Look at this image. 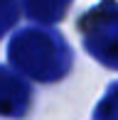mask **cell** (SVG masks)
Segmentation results:
<instances>
[{
  "mask_svg": "<svg viewBox=\"0 0 118 120\" xmlns=\"http://www.w3.org/2000/svg\"><path fill=\"white\" fill-rule=\"evenodd\" d=\"M20 12V0H0V39L17 25Z\"/></svg>",
  "mask_w": 118,
  "mask_h": 120,
  "instance_id": "8992f818",
  "label": "cell"
},
{
  "mask_svg": "<svg viewBox=\"0 0 118 120\" xmlns=\"http://www.w3.org/2000/svg\"><path fill=\"white\" fill-rule=\"evenodd\" d=\"M84 49L103 64L118 71V0H101L79 20Z\"/></svg>",
  "mask_w": 118,
  "mask_h": 120,
  "instance_id": "7a4b0ae2",
  "label": "cell"
},
{
  "mask_svg": "<svg viewBox=\"0 0 118 120\" xmlns=\"http://www.w3.org/2000/svg\"><path fill=\"white\" fill-rule=\"evenodd\" d=\"M74 0H20V10L32 20L42 25H57L64 20Z\"/></svg>",
  "mask_w": 118,
  "mask_h": 120,
  "instance_id": "277c9868",
  "label": "cell"
},
{
  "mask_svg": "<svg viewBox=\"0 0 118 120\" xmlns=\"http://www.w3.org/2000/svg\"><path fill=\"white\" fill-rule=\"evenodd\" d=\"M8 59L15 74L39 83H57L71 71L74 52L54 27H22L8 42Z\"/></svg>",
  "mask_w": 118,
  "mask_h": 120,
  "instance_id": "6da1fadb",
  "label": "cell"
},
{
  "mask_svg": "<svg viewBox=\"0 0 118 120\" xmlns=\"http://www.w3.org/2000/svg\"><path fill=\"white\" fill-rule=\"evenodd\" d=\"M94 120H118V81L108 86V91L98 101L94 110Z\"/></svg>",
  "mask_w": 118,
  "mask_h": 120,
  "instance_id": "5b68a950",
  "label": "cell"
},
{
  "mask_svg": "<svg viewBox=\"0 0 118 120\" xmlns=\"http://www.w3.org/2000/svg\"><path fill=\"white\" fill-rule=\"evenodd\" d=\"M32 86L10 66H0V118L20 120L32 108Z\"/></svg>",
  "mask_w": 118,
  "mask_h": 120,
  "instance_id": "3957f363",
  "label": "cell"
}]
</instances>
